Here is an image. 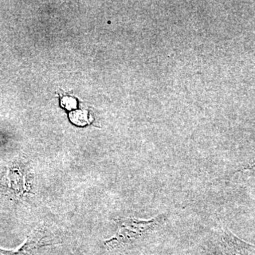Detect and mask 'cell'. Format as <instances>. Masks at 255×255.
<instances>
[{
    "label": "cell",
    "instance_id": "cell-1",
    "mask_svg": "<svg viewBox=\"0 0 255 255\" xmlns=\"http://www.w3.org/2000/svg\"><path fill=\"white\" fill-rule=\"evenodd\" d=\"M164 219V215L150 220L127 217L116 219L117 232L113 237L105 241V245L112 250L127 249L150 236L162 226Z\"/></svg>",
    "mask_w": 255,
    "mask_h": 255
},
{
    "label": "cell",
    "instance_id": "cell-2",
    "mask_svg": "<svg viewBox=\"0 0 255 255\" xmlns=\"http://www.w3.org/2000/svg\"><path fill=\"white\" fill-rule=\"evenodd\" d=\"M209 246L210 251L214 255H255V246L243 241L224 228L213 234Z\"/></svg>",
    "mask_w": 255,
    "mask_h": 255
},
{
    "label": "cell",
    "instance_id": "cell-3",
    "mask_svg": "<svg viewBox=\"0 0 255 255\" xmlns=\"http://www.w3.org/2000/svg\"><path fill=\"white\" fill-rule=\"evenodd\" d=\"M44 230L38 229L28 236L22 246L16 251H6L0 248V255H33L37 249L43 246H50L46 241Z\"/></svg>",
    "mask_w": 255,
    "mask_h": 255
},
{
    "label": "cell",
    "instance_id": "cell-4",
    "mask_svg": "<svg viewBox=\"0 0 255 255\" xmlns=\"http://www.w3.org/2000/svg\"><path fill=\"white\" fill-rule=\"evenodd\" d=\"M72 123L78 127H85L90 123L88 114L85 111L78 110L70 112L69 114Z\"/></svg>",
    "mask_w": 255,
    "mask_h": 255
},
{
    "label": "cell",
    "instance_id": "cell-5",
    "mask_svg": "<svg viewBox=\"0 0 255 255\" xmlns=\"http://www.w3.org/2000/svg\"><path fill=\"white\" fill-rule=\"evenodd\" d=\"M61 105L68 110H73L77 107V101L73 97H65L62 99Z\"/></svg>",
    "mask_w": 255,
    "mask_h": 255
},
{
    "label": "cell",
    "instance_id": "cell-6",
    "mask_svg": "<svg viewBox=\"0 0 255 255\" xmlns=\"http://www.w3.org/2000/svg\"><path fill=\"white\" fill-rule=\"evenodd\" d=\"M243 169V170H255V159Z\"/></svg>",
    "mask_w": 255,
    "mask_h": 255
}]
</instances>
